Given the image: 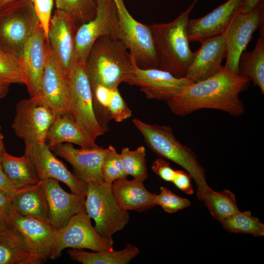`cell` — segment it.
I'll return each instance as SVG.
<instances>
[{
  "mask_svg": "<svg viewBox=\"0 0 264 264\" xmlns=\"http://www.w3.org/2000/svg\"><path fill=\"white\" fill-rule=\"evenodd\" d=\"M112 239L100 236L92 226L90 218L85 209L73 216L66 225L56 230L55 245L50 256L55 260L66 248L88 249L93 251L113 249Z\"/></svg>",
  "mask_w": 264,
  "mask_h": 264,
  "instance_id": "cell-9",
  "label": "cell"
},
{
  "mask_svg": "<svg viewBox=\"0 0 264 264\" xmlns=\"http://www.w3.org/2000/svg\"><path fill=\"white\" fill-rule=\"evenodd\" d=\"M193 83L186 76L176 77L160 68H141L135 63L128 84L139 87L148 99L167 101Z\"/></svg>",
  "mask_w": 264,
  "mask_h": 264,
  "instance_id": "cell-16",
  "label": "cell"
},
{
  "mask_svg": "<svg viewBox=\"0 0 264 264\" xmlns=\"http://www.w3.org/2000/svg\"><path fill=\"white\" fill-rule=\"evenodd\" d=\"M96 11L90 21L77 28L75 50L79 61L86 62L95 42L100 37H116L118 17L114 0H95Z\"/></svg>",
  "mask_w": 264,
  "mask_h": 264,
  "instance_id": "cell-13",
  "label": "cell"
},
{
  "mask_svg": "<svg viewBox=\"0 0 264 264\" xmlns=\"http://www.w3.org/2000/svg\"><path fill=\"white\" fill-rule=\"evenodd\" d=\"M260 35L255 47L251 52L244 50L238 65L239 75L248 78L264 93V28L260 27Z\"/></svg>",
  "mask_w": 264,
  "mask_h": 264,
  "instance_id": "cell-27",
  "label": "cell"
},
{
  "mask_svg": "<svg viewBox=\"0 0 264 264\" xmlns=\"http://www.w3.org/2000/svg\"><path fill=\"white\" fill-rule=\"evenodd\" d=\"M120 154L124 171L128 176L142 181L147 178L146 149L144 146H139L133 151L128 147H123Z\"/></svg>",
  "mask_w": 264,
  "mask_h": 264,
  "instance_id": "cell-32",
  "label": "cell"
},
{
  "mask_svg": "<svg viewBox=\"0 0 264 264\" xmlns=\"http://www.w3.org/2000/svg\"><path fill=\"white\" fill-rule=\"evenodd\" d=\"M0 162L4 172L17 190L40 182L33 164L24 154L16 157L6 152Z\"/></svg>",
  "mask_w": 264,
  "mask_h": 264,
  "instance_id": "cell-28",
  "label": "cell"
},
{
  "mask_svg": "<svg viewBox=\"0 0 264 264\" xmlns=\"http://www.w3.org/2000/svg\"><path fill=\"white\" fill-rule=\"evenodd\" d=\"M9 199L11 209L18 214L35 218L49 223L41 182L17 190L9 197Z\"/></svg>",
  "mask_w": 264,
  "mask_h": 264,
  "instance_id": "cell-25",
  "label": "cell"
},
{
  "mask_svg": "<svg viewBox=\"0 0 264 264\" xmlns=\"http://www.w3.org/2000/svg\"><path fill=\"white\" fill-rule=\"evenodd\" d=\"M54 154L69 163L73 173L82 181L103 182L101 166L106 149L98 146L76 149L71 143H64L49 148Z\"/></svg>",
  "mask_w": 264,
  "mask_h": 264,
  "instance_id": "cell-19",
  "label": "cell"
},
{
  "mask_svg": "<svg viewBox=\"0 0 264 264\" xmlns=\"http://www.w3.org/2000/svg\"><path fill=\"white\" fill-rule=\"evenodd\" d=\"M1 128L0 126V160H1L3 154L6 152L3 144V136L1 133Z\"/></svg>",
  "mask_w": 264,
  "mask_h": 264,
  "instance_id": "cell-46",
  "label": "cell"
},
{
  "mask_svg": "<svg viewBox=\"0 0 264 264\" xmlns=\"http://www.w3.org/2000/svg\"><path fill=\"white\" fill-rule=\"evenodd\" d=\"M139 248L128 244L121 250H103L88 252L83 249L71 248L67 253L74 261L83 264H127L139 253Z\"/></svg>",
  "mask_w": 264,
  "mask_h": 264,
  "instance_id": "cell-26",
  "label": "cell"
},
{
  "mask_svg": "<svg viewBox=\"0 0 264 264\" xmlns=\"http://www.w3.org/2000/svg\"><path fill=\"white\" fill-rule=\"evenodd\" d=\"M154 202L166 212L175 213L188 207L191 202L187 198L178 196L164 186L160 187V193L156 194Z\"/></svg>",
  "mask_w": 264,
  "mask_h": 264,
  "instance_id": "cell-36",
  "label": "cell"
},
{
  "mask_svg": "<svg viewBox=\"0 0 264 264\" xmlns=\"http://www.w3.org/2000/svg\"><path fill=\"white\" fill-rule=\"evenodd\" d=\"M32 2L47 41L53 0H32Z\"/></svg>",
  "mask_w": 264,
  "mask_h": 264,
  "instance_id": "cell-38",
  "label": "cell"
},
{
  "mask_svg": "<svg viewBox=\"0 0 264 264\" xmlns=\"http://www.w3.org/2000/svg\"><path fill=\"white\" fill-rule=\"evenodd\" d=\"M66 76L69 90L71 117L95 141L105 131L98 121L94 110L92 93L86 62L78 61Z\"/></svg>",
  "mask_w": 264,
  "mask_h": 264,
  "instance_id": "cell-8",
  "label": "cell"
},
{
  "mask_svg": "<svg viewBox=\"0 0 264 264\" xmlns=\"http://www.w3.org/2000/svg\"><path fill=\"white\" fill-rule=\"evenodd\" d=\"M9 229V226L5 218L0 217V237L3 235Z\"/></svg>",
  "mask_w": 264,
  "mask_h": 264,
  "instance_id": "cell-45",
  "label": "cell"
},
{
  "mask_svg": "<svg viewBox=\"0 0 264 264\" xmlns=\"http://www.w3.org/2000/svg\"><path fill=\"white\" fill-rule=\"evenodd\" d=\"M0 190L8 196H11L17 191V188L9 180L4 172L0 160Z\"/></svg>",
  "mask_w": 264,
  "mask_h": 264,
  "instance_id": "cell-41",
  "label": "cell"
},
{
  "mask_svg": "<svg viewBox=\"0 0 264 264\" xmlns=\"http://www.w3.org/2000/svg\"><path fill=\"white\" fill-rule=\"evenodd\" d=\"M192 3L174 21L166 23L150 25L154 38L159 68L174 76H186L195 55L189 46L187 24L190 13L196 3Z\"/></svg>",
  "mask_w": 264,
  "mask_h": 264,
  "instance_id": "cell-2",
  "label": "cell"
},
{
  "mask_svg": "<svg viewBox=\"0 0 264 264\" xmlns=\"http://www.w3.org/2000/svg\"><path fill=\"white\" fill-rule=\"evenodd\" d=\"M48 43L40 24L25 43L20 57L24 84L30 97H40Z\"/></svg>",
  "mask_w": 264,
  "mask_h": 264,
  "instance_id": "cell-18",
  "label": "cell"
},
{
  "mask_svg": "<svg viewBox=\"0 0 264 264\" xmlns=\"http://www.w3.org/2000/svg\"><path fill=\"white\" fill-rule=\"evenodd\" d=\"M250 82L248 78L230 72L222 66L215 74L190 84L166 102L171 111L178 116L210 109L240 116L245 108L239 94L248 88Z\"/></svg>",
  "mask_w": 264,
  "mask_h": 264,
  "instance_id": "cell-1",
  "label": "cell"
},
{
  "mask_svg": "<svg viewBox=\"0 0 264 264\" xmlns=\"http://www.w3.org/2000/svg\"><path fill=\"white\" fill-rule=\"evenodd\" d=\"M57 9L71 16L81 24L91 20L95 16V0H55Z\"/></svg>",
  "mask_w": 264,
  "mask_h": 264,
  "instance_id": "cell-33",
  "label": "cell"
},
{
  "mask_svg": "<svg viewBox=\"0 0 264 264\" xmlns=\"http://www.w3.org/2000/svg\"><path fill=\"white\" fill-rule=\"evenodd\" d=\"M40 182L49 223L56 230H59L85 207L86 195L66 192L60 186L59 181L54 178Z\"/></svg>",
  "mask_w": 264,
  "mask_h": 264,
  "instance_id": "cell-17",
  "label": "cell"
},
{
  "mask_svg": "<svg viewBox=\"0 0 264 264\" xmlns=\"http://www.w3.org/2000/svg\"><path fill=\"white\" fill-rule=\"evenodd\" d=\"M19 0H0V10Z\"/></svg>",
  "mask_w": 264,
  "mask_h": 264,
  "instance_id": "cell-47",
  "label": "cell"
},
{
  "mask_svg": "<svg viewBox=\"0 0 264 264\" xmlns=\"http://www.w3.org/2000/svg\"><path fill=\"white\" fill-rule=\"evenodd\" d=\"M78 27L71 16L57 9L54 11L50 20L46 41L66 76L79 61L75 50Z\"/></svg>",
  "mask_w": 264,
  "mask_h": 264,
  "instance_id": "cell-15",
  "label": "cell"
},
{
  "mask_svg": "<svg viewBox=\"0 0 264 264\" xmlns=\"http://www.w3.org/2000/svg\"><path fill=\"white\" fill-rule=\"evenodd\" d=\"M242 1L228 0L202 17L189 20L187 34L189 41L201 42L222 34Z\"/></svg>",
  "mask_w": 264,
  "mask_h": 264,
  "instance_id": "cell-21",
  "label": "cell"
},
{
  "mask_svg": "<svg viewBox=\"0 0 264 264\" xmlns=\"http://www.w3.org/2000/svg\"><path fill=\"white\" fill-rule=\"evenodd\" d=\"M152 170L163 180L172 182L175 174L168 161L162 157L155 159L152 163Z\"/></svg>",
  "mask_w": 264,
  "mask_h": 264,
  "instance_id": "cell-39",
  "label": "cell"
},
{
  "mask_svg": "<svg viewBox=\"0 0 264 264\" xmlns=\"http://www.w3.org/2000/svg\"><path fill=\"white\" fill-rule=\"evenodd\" d=\"M200 43L186 76L194 83L207 79L219 71L226 55L222 34L207 39Z\"/></svg>",
  "mask_w": 264,
  "mask_h": 264,
  "instance_id": "cell-22",
  "label": "cell"
},
{
  "mask_svg": "<svg viewBox=\"0 0 264 264\" xmlns=\"http://www.w3.org/2000/svg\"><path fill=\"white\" fill-rule=\"evenodd\" d=\"M11 84L8 81L0 78V99L6 95Z\"/></svg>",
  "mask_w": 264,
  "mask_h": 264,
  "instance_id": "cell-44",
  "label": "cell"
},
{
  "mask_svg": "<svg viewBox=\"0 0 264 264\" xmlns=\"http://www.w3.org/2000/svg\"><path fill=\"white\" fill-rule=\"evenodd\" d=\"M111 189L118 204L126 211L143 212L156 206L155 194L148 191L140 179L119 178L112 182Z\"/></svg>",
  "mask_w": 264,
  "mask_h": 264,
  "instance_id": "cell-23",
  "label": "cell"
},
{
  "mask_svg": "<svg viewBox=\"0 0 264 264\" xmlns=\"http://www.w3.org/2000/svg\"><path fill=\"white\" fill-rule=\"evenodd\" d=\"M135 62L116 37L106 36L95 42L86 62L91 85L99 84L109 88L128 83L134 71Z\"/></svg>",
  "mask_w": 264,
  "mask_h": 264,
  "instance_id": "cell-4",
  "label": "cell"
},
{
  "mask_svg": "<svg viewBox=\"0 0 264 264\" xmlns=\"http://www.w3.org/2000/svg\"><path fill=\"white\" fill-rule=\"evenodd\" d=\"M223 228L230 233L248 234L255 237L264 235V224L249 210L238 212L224 220Z\"/></svg>",
  "mask_w": 264,
  "mask_h": 264,
  "instance_id": "cell-31",
  "label": "cell"
},
{
  "mask_svg": "<svg viewBox=\"0 0 264 264\" xmlns=\"http://www.w3.org/2000/svg\"><path fill=\"white\" fill-rule=\"evenodd\" d=\"M0 264H36L21 236L10 227L0 237Z\"/></svg>",
  "mask_w": 264,
  "mask_h": 264,
  "instance_id": "cell-29",
  "label": "cell"
},
{
  "mask_svg": "<svg viewBox=\"0 0 264 264\" xmlns=\"http://www.w3.org/2000/svg\"><path fill=\"white\" fill-rule=\"evenodd\" d=\"M24 154L31 161L40 181L54 178L66 185L71 193L86 195L88 183L80 180L52 153L45 143L24 141Z\"/></svg>",
  "mask_w": 264,
  "mask_h": 264,
  "instance_id": "cell-14",
  "label": "cell"
},
{
  "mask_svg": "<svg viewBox=\"0 0 264 264\" xmlns=\"http://www.w3.org/2000/svg\"><path fill=\"white\" fill-rule=\"evenodd\" d=\"M118 17L116 38L127 49L136 65L141 68H159L153 34L149 25L135 20L123 0H114Z\"/></svg>",
  "mask_w": 264,
  "mask_h": 264,
  "instance_id": "cell-6",
  "label": "cell"
},
{
  "mask_svg": "<svg viewBox=\"0 0 264 264\" xmlns=\"http://www.w3.org/2000/svg\"><path fill=\"white\" fill-rule=\"evenodd\" d=\"M191 176L186 172L176 170L172 182L180 191L187 195H192L194 189Z\"/></svg>",
  "mask_w": 264,
  "mask_h": 264,
  "instance_id": "cell-40",
  "label": "cell"
},
{
  "mask_svg": "<svg viewBox=\"0 0 264 264\" xmlns=\"http://www.w3.org/2000/svg\"><path fill=\"white\" fill-rule=\"evenodd\" d=\"M107 111L110 119H113L117 122H120L132 116V110L121 96L118 88L113 89Z\"/></svg>",
  "mask_w": 264,
  "mask_h": 264,
  "instance_id": "cell-37",
  "label": "cell"
},
{
  "mask_svg": "<svg viewBox=\"0 0 264 264\" xmlns=\"http://www.w3.org/2000/svg\"><path fill=\"white\" fill-rule=\"evenodd\" d=\"M264 2L263 0L252 11L242 13L239 9L223 33L226 48V69L239 74L240 57L251 41L254 32L264 25Z\"/></svg>",
  "mask_w": 264,
  "mask_h": 264,
  "instance_id": "cell-11",
  "label": "cell"
},
{
  "mask_svg": "<svg viewBox=\"0 0 264 264\" xmlns=\"http://www.w3.org/2000/svg\"><path fill=\"white\" fill-rule=\"evenodd\" d=\"M0 78L11 84H24L20 58L0 46Z\"/></svg>",
  "mask_w": 264,
  "mask_h": 264,
  "instance_id": "cell-34",
  "label": "cell"
},
{
  "mask_svg": "<svg viewBox=\"0 0 264 264\" xmlns=\"http://www.w3.org/2000/svg\"><path fill=\"white\" fill-rule=\"evenodd\" d=\"M11 210L9 196L0 190V217L5 218Z\"/></svg>",
  "mask_w": 264,
  "mask_h": 264,
  "instance_id": "cell-42",
  "label": "cell"
},
{
  "mask_svg": "<svg viewBox=\"0 0 264 264\" xmlns=\"http://www.w3.org/2000/svg\"><path fill=\"white\" fill-rule=\"evenodd\" d=\"M40 97L57 114H66L71 118L67 78L52 52L48 44L47 63L42 80Z\"/></svg>",
  "mask_w": 264,
  "mask_h": 264,
  "instance_id": "cell-20",
  "label": "cell"
},
{
  "mask_svg": "<svg viewBox=\"0 0 264 264\" xmlns=\"http://www.w3.org/2000/svg\"><path fill=\"white\" fill-rule=\"evenodd\" d=\"M9 226L16 230L24 241L36 264L50 259L56 241V230L48 222L22 216L12 209L5 217Z\"/></svg>",
  "mask_w": 264,
  "mask_h": 264,
  "instance_id": "cell-12",
  "label": "cell"
},
{
  "mask_svg": "<svg viewBox=\"0 0 264 264\" xmlns=\"http://www.w3.org/2000/svg\"><path fill=\"white\" fill-rule=\"evenodd\" d=\"M40 24L31 0H21L0 10V46L18 56Z\"/></svg>",
  "mask_w": 264,
  "mask_h": 264,
  "instance_id": "cell-7",
  "label": "cell"
},
{
  "mask_svg": "<svg viewBox=\"0 0 264 264\" xmlns=\"http://www.w3.org/2000/svg\"><path fill=\"white\" fill-rule=\"evenodd\" d=\"M57 113L42 97H30L16 105L12 128L24 141L45 143L47 132Z\"/></svg>",
  "mask_w": 264,
  "mask_h": 264,
  "instance_id": "cell-10",
  "label": "cell"
},
{
  "mask_svg": "<svg viewBox=\"0 0 264 264\" xmlns=\"http://www.w3.org/2000/svg\"><path fill=\"white\" fill-rule=\"evenodd\" d=\"M264 0H242L239 10L242 13H248L255 8Z\"/></svg>",
  "mask_w": 264,
  "mask_h": 264,
  "instance_id": "cell-43",
  "label": "cell"
},
{
  "mask_svg": "<svg viewBox=\"0 0 264 264\" xmlns=\"http://www.w3.org/2000/svg\"><path fill=\"white\" fill-rule=\"evenodd\" d=\"M85 207L88 216L94 220L96 232L106 239H112L130 220L128 211L118 204L111 185L105 182L88 183Z\"/></svg>",
  "mask_w": 264,
  "mask_h": 264,
  "instance_id": "cell-5",
  "label": "cell"
},
{
  "mask_svg": "<svg viewBox=\"0 0 264 264\" xmlns=\"http://www.w3.org/2000/svg\"><path fill=\"white\" fill-rule=\"evenodd\" d=\"M64 143L75 144L83 148L98 146L75 120L67 115L57 114L47 132L45 144L50 148Z\"/></svg>",
  "mask_w": 264,
  "mask_h": 264,
  "instance_id": "cell-24",
  "label": "cell"
},
{
  "mask_svg": "<svg viewBox=\"0 0 264 264\" xmlns=\"http://www.w3.org/2000/svg\"><path fill=\"white\" fill-rule=\"evenodd\" d=\"M202 201L214 219L220 223L240 211L236 196L228 189L219 192L211 189Z\"/></svg>",
  "mask_w": 264,
  "mask_h": 264,
  "instance_id": "cell-30",
  "label": "cell"
},
{
  "mask_svg": "<svg viewBox=\"0 0 264 264\" xmlns=\"http://www.w3.org/2000/svg\"><path fill=\"white\" fill-rule=\"evenodd\" d=\"M132 121L152 151L181 166L191 176L197 186L196 197L202 201L212 189L206 182L205 171L193 150L176 138L169 126L149 124L137 118Z\"/></svg>",
  "mask_w": 264,
  "mask_h": 264,
  "instance_id": "cell-3",
  "label": "cell"
},
{
  "mask_svg": "<svg viewBox=\"0 0 264 264\" xmlns=\"http://www.w3.org/2000/svg\"><path fill=\"white\" fill-rule=\"evenodd\" d=\"M101 171L104 182L110 185L116 179L128 176L124 171L120 154L113 146L110 145L106 149Z\"/></svg>",
  "mask_w": 264,
  "mask_h": 264,
  "instance_id": "cell-35",
  "label": "cell"
}]
</instances>
